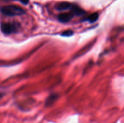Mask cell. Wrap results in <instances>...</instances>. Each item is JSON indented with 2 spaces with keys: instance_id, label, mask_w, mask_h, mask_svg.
<instances>
[{
  "instance_id": "6da1fadb",
  "label": "cell",
  "mask_w": 124,
  "mask_h": 123,
  "mask_svg": "<svg viewBox=\"0 0 124 123\" xmlns=\"http://www.w3.org/2000/svg\"><path fill=\"white\" fill-rule=\"evenodd\" d=\"M1 13L8 16H15L25 14V12L22 7L16 5H8L3 6L0 9Z\"/></svg>"
},
{
  "instance_id": "7a4b0ae2",
  "label": "cell",
  "mask_w": 124,
  "mask_h": 123,
  "mask_svg": "<svg viewBox=\"0 0 124 123\" xmlns=\"http://www.w3.org/2000/svg\"><path fill=\"white\" fill-rule=\"evenodd\" d=\"M20 27L18 22H4L1 25V30L3 33L6 34L14 33L18 31Z\"/></svg>"
},
{
  "instance_id": "3957f363",
  "label": "cell",
  "mask_w": 124,
  "mask_h": 123,
  "mask_svg": "<svg viewBox=\"0 0 124 123\" xmlns=\"http://www.w3.org/2000/svg\"><path fill=\"white\" fill-rule=\"evenodd\" d=\"M74 14L72 12H66V13H61L58 15V19L59 22L62 23H66L71 20L74 17Z\"/></svg>"
},
{
  "instance_id": "277c9868",
  "label": "cell",
  "mask_w": 124,
  "mask_h": 123,
  "mask_svg": "<svg viewBox=\"0 0 124 123\" xmlns=\"http://www.w3.org/2000/svg\"><path fill=\"white\" fill-rule=\"evenodd\" d=\"M72 4L69 2H61L58 3L56 6V8L59 11H65L71 9L72 7Z\"/></svg>"
},
{
  "instance_id": "5b68a950",
  "label": "cell",
  "mask_w": 124,
  "mask_h": 123,
  "mask_svg": "<svg viewBox=\"0 0 124 123\" xmlns=\"http://www.w3.org/2000/svg\"><path fill=\"white\" fill-rule=\"evenodd\" d=\"M70 10H71V12H72L73 13L74 15L78 16H82L85 13V12L83 9L80 8L79 7H78L76 5L73 4Z\"/></svg>"
},
{
  "instance_id": "8992f818",
  "label": "cell",
  "mask_w": 124,
  "mask_h": 123,
  "mask_svg": "<svg viewBox=\"0 0 124 123\" xmlns=\"http://www.w3.org/2000/svg\"><path fill=\"white\" fill-rule=\"evenodd\" d=\"M58 97V95L56 94H53L52 95H50L47 99L46 100V106H50L52 105L56 100H57Z\"/></svg>"
},
{
  "instance_id": "52a82bcc",
  "label": "cell",
  "mask_w": 124,
  "mask_h": 123,
  "mask_svg": "<svg viewBox=\"0 0 124 123\" xmlns=\"http://www.w3.org/2000/svg\"><path fill=\"white\" fill-rule=\"evenodd\" d=\"M98 18H99V14L98 13H93L86 19V20L88 21L90 23H93L96 21Z\"/></svg>"
},
{
  "instance_id": "ba28073f",
  "label": "cell",
  "mask_w": 124,
  "mask_h": 123,
  "mask_svg": "<svg viewBox=\"0 0 124 123\" xmlns=\"http://www.w3.org/2000/svg\"><path fill=\"white\" fill-rule=\"evenodd\" d=\"M73 34V31L71 30H65L62 33V36L64 37H69V36H72Z\"/></svg>"
},
{
  "instance_id": "9c48e42d",
  "label": "cell",
  "mask_w": 124,
  "mask_h": 123,
  "mask_svg": "<svg viewBox=\"0 0 124 123\" xmlns=\"http://www.w3.org/2000/svg\"><path fill=\"white\" fill-rule=\"evenodd\" d=\"M20 1L22 3L24 4H27L29 2V0H20Z\"/></svg>"
},
{
  "instance_id": "30bf717a",
  "label": "cell",
  "mask_w": 124,
  "mask_h": 123,
  "mask_svg": "<svg viewBox=\"0 0 124 123\" xmlns=\"http://www.w3.org/2000/svg\"><path fill=\"white\" fill-rule=\"evenodd\" d=\"M2 95H3V94H1V93H0V98H1L2 97Z\"/></svg>"
}]
</instances>
